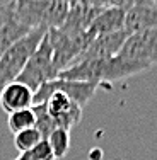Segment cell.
Here are the masks:
<instances>
[{
    "instance_id": "ffe728a7",
    "label": "cell",
    "mask_w": 157,
    "mask_h": 160,
    "mask_svg": "<svg viewBox=\"0 0 157 160\" xmlns=\"http://www.w3.org/2000/svg\"><path fill=\"white\" fill-rule=\"evenodd\" d=\"M108 3H109V7H118V9H121V10L126 12V10L133 9V7L145 5V3H149V2L147 0H108Z\"/></svg>"
},
{
    "instance_id": "2e32d148",
    "label": "cell",
    "mask_w": 157,
    "mask_h": 160,
    "mask_svg": "<svg viewBox=\"0 0 157 160\" xmlns=\"http://www.w3.org/2000/svg\"><path fill=\"white\" fill-rule=\"evenodd\" d=\"M48 145L51 147V152L55 155V158H63L70 150V131L63 128H56L55 131L46 138Z\"/></svg>"
},
{
    "instance_id": "5b68a950",
    "label": "cell",
    "mask_w": 157,
    "mask_h": 160,
    "mask_svg": "<svg viewBox=\"0 0 157 160\" xmlns=\"http://www.w3.org/2000/svg\"><path fill=\"white\" fill-rule=\"evenodd\" d=\"M56 77H58V72L55 70V65H53V48L50 44L46 32L34 55L24 67L22 73L19 75L17 82L28 85L33 92H36L41 85H44L50 80H55Z\"/></svg>"
},
{
    "instance_id": "52a82bcc",
    "label": "cell",
    "mask_w": 157,
    "mask_h": 160,
    "mask_svg": "<svg viewBox=\"0 0 157 160\" xmlns=\"http://www.w3.org/2000/svg\"><path fill=\"white\" fill-rule=\"evenodd\" d=\"M118 55L125 60L144 63L152 68L157 65V29L130 34Z\"/></svg>"
},
{
    "instance_id": "9a60e30c",
    "label": "cell",
    "mask_w": 157,
    "mask_h": 160,
    "mask_svg": "<svg viewBox=\"0 0 157 160\" xmlns=\"http://www.w3.org/2000/svg\"><path fill=\"white\" fill-rule=\"evenodd\" d=\"M7 126H9V129L14 135L24 131V129L36 128V114H34L33 108L10 112L9 118H7Z\"/></svg>"
},
{
    "instance_id": "d6986e66",
    "label": "cell",
    "mask_w": 157,
    "mask_h": 160,
    "mask_svg": "<svg viewBox=\"0 0 157 160\" xmlns=\"http://www.w3.org/2000/svg\"><path fill=\"white\" fill-rule=\"evenodd\" d=\"M28 155L31 160H56L46 140H41L31 152H28Z\"/></svg>"
},
{
    "instance_id": "5bb4252c",
    "label": "cell",
    "mask_w": 157,
    "mask_h": 160,
    "mask_svg": "<svg viewBox=\"0 0 157 160\" xmlns=\"http://www.w3.org/2000/svg\"><path fill=\"white\" fill-rule=\"evenodd\" d=\"M157 29V7L145 3V5H137L133 9L126 10L125 16V31L130 34L144 32Z\"/></svg>"
},
{
    "instance_id": "9c48e42d",
    "label": "cell",
    "mask_w": 157,
    "mask_h": 160,
    "mask_svg": "<svg viewBox=\"0 0 157 160\" xmlns=\"http://www.w3.org/2000/svg\"><path fill=\"white\" fill-rule=\"evenodd\" d=\"M31 31L33 29H29L17 17L12 2L0 5V56Z\"/></svg>"
},
{
    "instance_id": "e0dca14e",
    "label": "cell",
    "mask_w": 157,
    "mask_h": 160,
    "mask_svg": "<svg viewBox=\"0 0 157 160\" xmlns=\"http://www.w3.org/2000/svg\"><path fill=\"white\" fill-rule=\"evenodd\" d=\"M41 140H44V138H43V135L39 133L38 128L24 129V131L14 135V145H16V148L21 152V153H28V152H31Z\"/></svg>"
},
{
    "instance_id": "8992f818",
    "label": "cell",
    "mask_w": 157,
    "mask_h": 160,
    "mask_svg": "<svg viewBox=\"0 0 157 160\" xmlns=\"http://www.w3.org/2000/svg\"><path fill=\"white\" fill-rule=\"evenodd\" d=\"M97 87L99 85L91 83V82H77V80L55 78V80L46 82L44 85H41L39 89L34 92V104L46 102L48 97L55 92H63L65 96H68L74 102H77L80 108H84V106L94 97Z\"/></svg>"
},
{
    "instance_id": "ac0fdd59",
    "label": "cell",
    "mask_w": 157,
    "mask_h": 160,
    "mask_svg": "<svg viewBox=\"0 0 157 160\" xmlns=\"http://www.w3.org/2000/svg\"><path fill=\"white\" fill-rule=\"evenodd\" d=\"M33 111L36 114V128L39 129V133L43 135V138L46 140L50 135L56 129L55 123H53L51 116L48 114V109H46V104L41 102V104H34L33 106Z\"/></svg>"
},
{
    "instance_id": "4fadbf2b",
    "label": "cell",
    "mask_w": 157,
    "mask_h": 160,
    "mask_svg": "<svg viewBox=\"0 0 157 160\" xmlns=\"http://www.w3.org/2000/svg\"><path fill=\"white\" fill-rule=\"evenodd\" d=\"M102 9H94V7L87 5H79V3H70L68 5V14L65 19L63 26L60 28V31L68 32V34H82L87 32L91 28V24L94 22V19L97 17V14Z\"/></svg>"
},
{
    "instance_id": "6da1fadb",
    "label": "cell",
    "mask_w": 157,
    "mask_h": 160,
    "mask_svg": "<svg viewBox=\"0 0 157 160\" xmlns=\"http://www.w3.org/2000/svg\"><path fill=\"white\" fill-rule=\"evenodd\" d=\"M145 70H150V67L144 63L130 62L121 58L120 55L108 60H84L75 63L74 67L60 72L56 78L65 80H77V82H91L96 85H101L106 82H118V80L128 78L132 75L142 73Z\"/></svg>"
},
{
    "instance_id": "7a4b0ae2",
    "label": "cell",
    "mask_w": 157,
    "mask_h": 160,
    "mask_svg": "<svg viewBox=\"0 0 157 160\" xmlns=\"http://www.w3.org/2000/svg\"><path fill=\"white\" fill-rule=\"evenodd\" d=\"M17 17L29 29H60L68 14V0H10Z\"/></svg>"
},
{
    "instance_id": "30bf717a",
    "label": "cell",
    "mask_w": 157,
    "mask_h": 160,
    "mask_svg": "<svg viewBox=\"0 0 157 160\" xmlns=\"http://www.w3.org/2000/svg\"><path fill=\"white\" fill-rule=\"evenodd\" d=\"M130 32L128 31H120L113 34H106V36L94 38L92 43L89 44V48L84 51V55L80 56L79 62L84 60H108L116 56L121 51L125 41L128 39ZM77 62V63H79Z\"/></svg>"
},
{
    "instance_id": "44dd1931",
    "label": "cell",
    "mask_w": 157,
    "mask_h": 160,
    "mask_svg": "<svg viewBox=\"0 0 157 160\" xmlns=\"http://www.w3.org/2000/svg\"><path fill=\"white\" fill-rule=\"evenodd\" d=\"M68 3H79V5L94 7V9H104V7H109L108 0H68Z\"/></svg>"
},
{
    "instance_id": "277c9868",
    "label": "cell",
    "mask_w": 157,
    "mask_h": 160,
    "mask_svg": "<svg viewBox=\"0 0 157 160\" xmlns=\"http://www.w3.org/2000/svg\"><path fill=\"white\" fill-rule=\"evenodd\" d=\"M48 39L53 48V65L60 73L79 62L94 38L89 32L68 34L60 29H48Z\"/></svg>"
},
{
    "instance_id": "3957f363",
    "label": "cell",
    "mask_w": 157,
    "mask_h": 160,
    "mask_svg": "<svg viewBox=\"0 0 157 160\" xmlns=\"http://www.w3.org/2000/svg\"><path fill=\"white\" fill-rule=\"evenodd\" d=\"M48 28H36L22 39L12 44L2 56H0V90L10 82H16L22 73L29 58L34 55L43 38L46 36Z\"/></svg>"
},
{
    "instance_id": "7c38bea8",
    "label": "cell",
    "mask_w": 157,
    "mask_h": 160,
    "mask_svg": "<svg viewBox=\"0 0 157 160\" xmlns=\"http://www.w3.org/2000/svg\"><path fill=\"white\" fill-rule=\"evenodd\" d=\"M125 16L126 12L118 7H104L94 19L87 32L92 38H99L106 36V34L125 31Z\"/></svg>"
},
{
    "instance_id": "8fae6325",
    "label": "cell",
    "mask_w": 157,
    "mask_h": 160,
    "mask_svg": "<svg viewBox=\"0 0 157 160\" xmlns=\"http://www.w3.org/2000/svg\"><path fill=\"white\" fill-rule=\"evenodd\" d=\"M34 106V92L21 82H10L0 90V108L7 114Z\"/></svg>"
},
{
    "instance_id": "ba28073f",
    "label": "cell",
    "mask_w": 157,
    "mask_h": 160,
    "mask_svg": "<svg viewBox=\"0 0 157 160\" xmlns=\"http://www.w3.org/2000/svg\"><path fill=\"white\" fill-rule=\"evenodd\" d=\"M44 104H46L48 114L51 116L56 128H63L70 131L82 119V108L68 96H65L63 92L51 94Z\"/></svg>"
},
{
    "instance_id": "7402d4cb",
    "label": "cell",
    "mask_w": 157,
    "mask_h": 160,
    "mask_svg": "<svg viewBox=\"0 0 157 160\" xmlns=\"http://www.w3.org/2000/svg\"><path fill=\"white\" fill-rule=\"evenodd\" d=\"M16 160H31V158H29V155H28V153H21Z\"/></svg>"
},
{
    "instance_id": "603a6c76",
    "label": "cell",
    "mask_w": 157,
    "mask_h": 160,
    "mask_svg": "<svg viewBox=\"0 0 157 160\" xmlns=\"http://www.w3.org/2000/svg\"><path fill=\"white\" fill-rule=\"evenodd\" d=\"M147 2H149V3H152V5H155V7H157V0H147Z\"/></svg>"
}]
</instances>
